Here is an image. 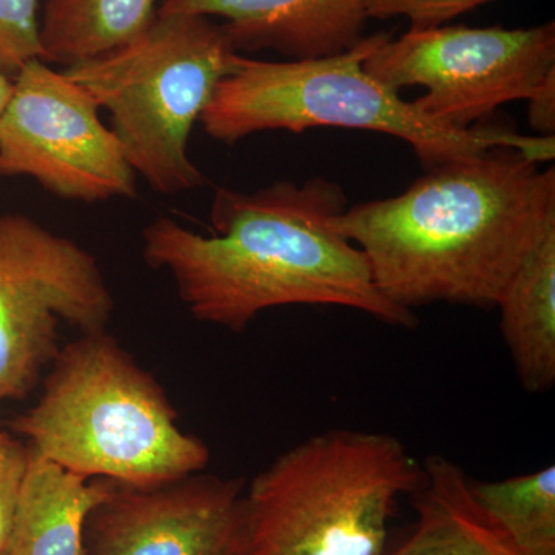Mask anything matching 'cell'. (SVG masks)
Segmentation results:
<instances>
[{
	"mask_svg": "<svg viewBox=\"0 0 555 555\" xmlns=\"http://www.w3.org/2000/svg\"><path fill=\"white\" fill-rule=\"evenodd\" d=\"M398 91L425 87L412 102L441 126L469 130L514 101H529L555 79V24L531 28L466 25L409 30L387 39L364 62Z\"/></svg>",
	"mask_w": 555,
	"mask_h": 555,
	"instance_id": "7",
	"label": "cell"
},
{
	"mask_svg": "<svg viewBox=\"0 0 555 555\" xmlns=\"http://www.w3.org/2000/svg\"><path fill=\"white\" fill-rule=\"evenodd\" d=\"M423 477V463L390 434L310 436L244 491L243 555H383L398 502Z\"/></svg>",
	"mask_w": 555,
	"mask_h": 555,
	"instance_id": "5",
	"label": "cell"
},
{
	"mask_svg": "<svg viewBox=\"0 0 555 555\" xmlns=\"http://www.w3.org/2000/svg\"><path fill=\"white\" fill-rule=\"evenodd\" d=\"M423 470V483L411 495L414 528L383 555H521L478 507L462 466L430 455Z\"/></svg>",
	"mask_w": 555,
	"mask_h": 555,
	"instance_id": "13",
	"label": "cell"
},
{
	"mask_svg": "<svg viewBox=\"0 0 555 555\" xmlns=\"http://www.w3.org/2000/svg\"><path fill=\"white\" fill-rule=\"evenodd\" d=\"M369 0H160L158 16L222 17L238 51L273 50L292 61L353 49L364 38Z\"/></svg>",
	"mask_w": 555,
	"mask_h": 555,
	"instance_id": "11",
	"label": "cell"
},
{
	"mask_svg": "<svg viewBox=\"0 0 555 555\" xmlns=\"http://www.w3.org/2000/svg\"><path fill=\"white\" fill-rule=\"evenodd\" d=\"M28 456V444L0 433V555H5L9 546Z\"/></svg>",
	"mask_w": 555,
	"mask_h": 555,
	"instance_id": "19",
	"label": "cell"
},
{
	"mask_svg": "<svg viewBox=\"0 0 555 555\" xmlns=\"http://www.w3.org/2000/svg\"><path fill=\"white\" fill-rule=\"evenodd\" d=\"M11 429L56 465L119 485L169 483L210 460L163 386L107 331L61 347L42 396Z\"/></svg>",
	"mask_w": 555,
	"mask_h": 555,
	"instance_id": "3",
	"label": "cell"
},
{
	"mask_svg": "<svg viewBox=\"0 0 555 555\" xmlns=\"http://www.w3.org/2000/svg\"><path fill=\"white\" fill-rule=\"evenodd\" d=\"M346 208L341 185L324 178L251 193L218 189L214 235L156 219L142 232L144 259L173 278L196 320L233 332L284 306H335L414 327L415 313L378 291L363 251L334 228Z\"/></svg>",
	"mask_w": 555,
	"mask_h": 555,
	"instance_id": "1",
	"label": "cell"
},
{
	"mask_svg": "<svg viewBox=\"0 0 555 555\" xmlns=\"http://www.w3.org/2000/svg\"><path fill=\"white\" fill-rule=\"evenodd\" d=\"M478 507L521 555H555V466L503 480L469 478Z\"/></svg>",
	"mask_w": 555,
	"mask_h": 555,
	"instance_id": "16",
	"label": "cell"
},
{
	"mask_svg": "<svg viewBox=\"0 0 555 555\" xmlns=\"http://www.w3.org/2000/svg\"><path fill=\"white\" fill-rule=\"evenodd\" d=\"M244 491L240 478L199 473L118 483L87 521L83 555H243Z\"/></svg>",
	"mask_w": 555,
	"mask_h": 555,
	"instance_id": "10",
	"label": "cell"
},
{
	"mask_svg": "<svg viewBox=\"0 0 555 555\" xmlns=\"http://www.w3.org/2000/svg\"><path fill=\"white\" fill-rule=\"evenodd\" d=\"M241 56L224 24L167 14L126 46L62 72L107 109L137 177L175 195L206 184L190 158V137Z\"/></svg>",
	"mask_w": 555,
	"mask_h": 555,
	"instance_id": "6",
	"label": "cell"
},
{
	"mask_svg": "<svg viewBox=\"0 0 555 555\" xmlns=\"http://www.w3.org/2000/svg\"><path fill=\"white\" fill-rule=\"evenodd\" d=\"M492 0H369L367 16L375 20L404 16L412 30L441 27L456 16L485 5Z\"/></svg>",
	"mask_w": 555,
	"mask_h": 555,
	"instance_id": "18",
	"label": "cell"
},
{
	"mask_svg": "<svg viewBox=\"0 0 555 555\" xmlns=\"http://www.w3.org/2000/svg\"><path fill=\"white\" fill-rule=\"evenodd\" d=\"M13 91V79L7 78L5 75L0 73V113L5 108L7 102H9Z\"/></svg>",
	"mask_w": 555,
	"mask_h": 555,
	"instance_id": "21",
	"label": "cell"
},
{
	"mask_svg": "<svg viewBox=\"0 0 555 555\" xmlns=\"http://www.w3.org/2000/svg\"><path fill=\"white\" fill-rule=\"evenodd\" d=\"M495 308L521 387L546 392L555 383V224L526 255Z\"/></svg>",
	"mask_w": 555,
	"mask_h": 555,
	"instance_id": "14",
	"label": "cell"
},
{
	"mask_svg": "<svg viewBox=\"0 0 555 555\" xmlns=\"http://www.w3.org/2000/svg\"><path fill=\"white\" fill-rule=\"evenodd\" d=\"M43 0H0V73L13 79L25 64L42 61L39 9Z\"/></svg>",
	"mask_w": 555,
	"mask_h": 555,
	"instance_id": "17",
	"label": "cell"
},
{
	"mask_svg": "<svg viewBox=\"0 0 555 555\" xmlns=\"http://www.w3.org/2000/svg\"><path fill=\"white\" fill-rule=\"evenodd\" d=\"M115 299L96 258L25 215L0 217V403L20 400L60 353V328L107 331Z\"/></svg>",
	"mask_w": 555,
	"mask_h": 555,
	"instance_id": "8",
	"label": "cell"
},
{
	"mask_svg": "<svg viewBox=\"0 0 555 555\" xmlns=\"http://www.w3.org/2000/svg\"><path fill=\"white\" fill-rule=\"evenodd\" d=\"M158 16V0H46L42 61L67 68L139 38Z\"/></svg>",
	"mask_w": 555,
	"mask_h": 555,
	"instance_id": "15",
	"label": "cell"
},
{
	"mask_svg": "<svg viewBox=\"0 0 555 555\" xmlns=\"http://www.w3.org/2000/svg\"><path fill=\"white\" fill-rule=\"evenodd\" d=\"M555 224V170L495 147L451 160L392 198L346 208L334 228L367 259L398 308L434 302L495 308L506 284Z\"/></svg>",
	"mask_w": 555,
	"mask_h": 555,
	"instance_id": "2",
	"label": "cell"
},
{
	"mask_svg": "<svg viewBox=\"0 0 555 555\" xmlns=\"http://www.w3.org/2000/svg\"><path fill=\"white\" fill-rule=\"evenodd\" d=\"M28 449L5 555H83L87 521L118 483L79 476Z\"/></svg>",
	"mask_w": 555,
	"mask_h": 555,
	"instance_id": "12",
	"label": "cell"
},
{
	"mask_svg": "<svg viewBox=\"0 0 555 555\" xmlns=\"http://www.w3.org/2000/svg\"><path fill=\"white\" fill-rule=\"evenodd\" d=\"M100 107L64 72L33 60L0 113V177H28L57 198L137 196V173Z\"/></svg>",
	"mask_w": 555,
	"mask_h": 555,
	"instance_id": "9",
	"label": "cell"
},
{
	"mask_svg": "<svg viewBox=\"0 0 555 555\" xmlns=\"http://www.w3.org/2000/svg\"><path fill=\"white\" fill-rule=\"evenodd\" d=\"M390 38L389 33H375L345 53L318 60L269 62L241 56L199 122L208 137L228 145L268 130L377 131L406 141L427 170L495 147L518 150L535 163L553 156V138L525 137L496 127L452 129L401 100L398 91L364 68L367 57Z\"/></svg>",
	"mask_w": 555,
	"mask_h": 555,
	"instance_id": "4",
	"label": "cell"
},
{
	"mask_svg": "<svg viewBox=\"0 0 555 555\" xmlns=\"http://www.w3.org/2000/svg\"><path fill=\"white\" fill-rule=\"evenodd\" d=\"M529 122L540 137H554L555 131V79L547 82L532 100H529Z\"/></svg>",
	"mask_w": 555,
	"mask_h": 555,
	"instance_id": "20",
	"label": "cell"
}]
</instances>
